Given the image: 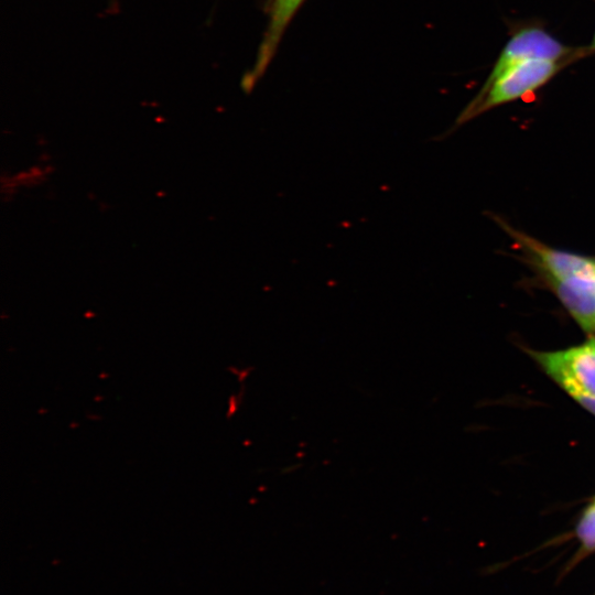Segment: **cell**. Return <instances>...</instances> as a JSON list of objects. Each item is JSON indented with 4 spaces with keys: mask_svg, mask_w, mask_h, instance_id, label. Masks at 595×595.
<instances>
[{
    "mask_svg": "<svg viewBox=\"0 0 595 595\" xmlns=\"http://www.w3.org/2000/svg\"><path fill=\"white\" fill-rule=\"evenodd\" d=\"M591 50H592V51H595V35H594V39H593V43H592V45H591Z\"/></svg>",
    "mask_w": 595,
    "mask_h": 595,
    "instance_id": "9",
    "label": "cell"
},
{
    "mask_svg": "<svg viewBox=\"0 0 595 595\" xmlns=\"http://www.w3.org/2000/svg\"><path fill=\"white\" fill-rule=\"evenodd\" d=\"M545 374L576 401L595 399V338L556 351H531Z\"/></svg>",
    "mask_w": 595,
    "mask_h": 595,
    "instance_id": "2",
    "label": "cell"
},
{
    "mask_svg": "<svg viewBox=\"0 0 595 595\" xmlns=\"http://www.w3.org/2000/svg\"><path fill=\"white\" fill-rule=\"evenodd\" d=\"M510 232L533 255L544 274L559 280L595 279V258L555 250L522 234Z\"/></svg>",
    "mask_w": 595,
    "mask_h": 595,
    "instance_id": "5",
    "label": "cell"
},
{
    "mask_svg": "<svg viewBox=\"0 0 595 595\" xmlns=\"http://www.w3.org/2000/svg\"><path fill=\"white\" fill-rule=\"evenodd\" d=\"M592 282H593V292L595 293V279H593Z\"/></svg>",
    "mask_w": 595,
    "mask_h": 595,
    "instance_id": "10",
    "label": "cell"
},
{
    "mask_svg": "<svg viewBox=\"0 0 595 595\" xmlns=\"http://www.w3.org/2000/svg\"><path fill=\"white\" fill-rule=\"evenodd\" d=\"M566 61L550 58H524L498 73H490L483 88L457 119L463 123L479 113L512 101L549 82Z\"/></svg>",
    "mask_w": 595,
    "mask_h": 595,
    "instance_id": "1",
    "label": "cell"
},
{
    "mask_svg": "<svg viewBox=\"0 0 595 595\" xmlns=\"http://www.w3.org/2000/svg\"><path fill=\"white\" fill-rule=\"evenodd\" d=\"M577 402L595 415V399H581Z\"/></svg>",
    "mask_w": 595,
    "mask_h": 595,
    "instance_id": "8",
    "label": "cell"
},
{
    "mask_svg": "<svg viewBox=\"0 0 595 595\" xmlns=\"http://www.w3.org/2000/svg\"><path fill=\"white\" fill-rule=\"evenodd\" d=\"M583 53L588 52L575 51L572 47L564 46L542 29L526 28L508 41L491 73H498L508 65L524 58H550L571 62L574 56H581Z\"/></svg>",
    "mask_w": 595,
    "mask_h": 595,
    "instance_id": "4",
    "label": "cell"
},
{
    "mask_svg": "<svg viewBox=\"0 0 595 595\" xmlns=\"http://www.w3.org/2000/svg\"><path fill=\"white\" fill-rule=\"evenodd\" d=\"M547 281L565 309L587 332H595V294L589 290L545 274Z\"/></svg>",
    "mask_w": 595,
    "mask_h": 595,
    "instance_id": "6",
    "label": "cell"
},
{
    "mask_svg": "<svg viewBox=\"0 0 595 595\" xmlns=\"http://www.w3.org/2000/svg\"><path fill=\"white\" fill-rule=\"evenodd\" d=\"M305 0H268L267 24L258 46L256 60L241 79V87L250 93L271 64L282 37Z\"/></svg>",
    "mask_w": 595,
    "mask_h": 595,
    "instance_id": "3",
    "label": "cell"
},
{
    "mask_svg": "<svg viewBox=\"0 0 595 595\" xmlns=\"http://www.w3.org/2000/svg\"><path fill=\"white\" fill-rule=\"evenodd\" d=\"M575 534L580 548L569 563L567 570L595 552V499L583 510L575 527Z\"/></svg>",
    "mask_w": 595,
    "mask_h": 595,
    "instance_id": "7",
    "label": "cell"
}]
</instances>
